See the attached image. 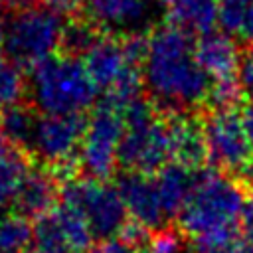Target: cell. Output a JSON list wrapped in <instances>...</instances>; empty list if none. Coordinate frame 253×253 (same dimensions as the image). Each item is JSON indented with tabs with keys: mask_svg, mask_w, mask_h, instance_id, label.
Segmentation results:
<instances>
[{
	"mask_svg": "<svg viewBox=\"0 0 253 253\" xmlns=\"http://www.w3.org/2000/svg\"><path fill=\"white\" fill-rule=\"evenodd\" d=\"M42 4L65 16V14H75L83 6V0H42Z\"/></svg>",
	"mask_w": 253,
	"mask_h": 253,
	"instance_id": "32",
	"label": "cell"
},
{
	"mask_svg": "<svg viewBox=\"0 0 253 253\" xmlns=\"http://www.w3.org/2000/svg\"><path fill=\"white\" fill-rule=\"evenodd\" d=\"M67 20L45 4L16 6L4 26V51L20 69H32L55 55Z\"/></svg>",
	"mask_w": 253,
	"mask_h": 253,
	"instance_id": "5",
	"label": "cell"
},
{
	"mask_svg": "<svg viewBox=\"0 0 253 253\" xmlns=\"http://www.w3.org/2000/svg\"><path fill=\"white\" fill-rule=\"evenodd\" d=\"M247 194L243 182L215 170H198L194 188L178 213V227L196 247L235 239Z\"/></svg>",
	"mask_w": 253,
	"mask_h": 253,
	"instance_id": "2",
	"label": "cell"
},
{
	"mask_svg": "<svg viewBox=\"0 0 253 253\" xmlns=\"http://www.w3.org/2000/svg\"><path fill=\"white\" fill-rule=\"evenodd\" d=\"M219 26L233 40L253 43V0L219 2Z\"/></svg>",
	"mask_w": 253,
	"mask_h": 253,
	"instance_id": "21",
	"label": "cell"
},
{
	"mask_svg": "<svg viewBox=\"0 0 253 253\" xmlns=\"http://www.w3.org/2000/svg\"><path fill=\"white\" fill-rule=\"evenodd\" d=\"M136 253H152V251L148 249V245H144V247H140V249H136Z\"/></svg>",
	"mask_w": 253,
	"mask_h": 253,
	"instance_id": "36",
	"label": "cell"
},
{
	"mask_svg": "<svg viewBox=\"0 0 253 253\" xmlns=\"http://www.w3.org/2000/svg\"><path fill=\"white\" fill-rule=\"evenodd\" d=\"M156 2H160V4H166V6H172L176 0H156Z\"/></svg>",
	"mask_w": 253,
	"mask_h": 253,
	"instance_id": "37",
	"label": "cell"
},
{
	"mask_svg": "<svg viewBox=\"0 0 253 253\" xmlns=\"http://www.w3.org/2000/svg\"><path fill=\"white\" fill-rule=\"evenodd\" d=\"M241 97H243V91H241L239 79L211 81L210 95H208V105L211 109H235Z\"/></svg>",
	"mask_w": 253,
	"mask_h": 253,
	"instance_id": "26",
	"label": "cell"
},
{
	"mask_svg": "<svg viewBox=\"0 0 253 253\" xmlns=\"http://www.w3.org/2000/svg\"><path fill=\"white\" fill-rule=\"evenodd\" d=\"M194 53L202 69L211 81H229L239 79L241 51L237 42L225 32H210L198 38L194 43Z\"/></svg>",
	"mask_w": 253,
	"mask_h": 253,
	"instance_id": "12",
	"label": "cell"
},
{
	"mask_svg": "<svg viewBox=\"0 0 253 253\" xmlns=\"http://www.w3.org/2000/svg\"><path fill=\"white\" fill-rule=\"evenodd\" d=\"M34 249L40 253H71L55 217L53 211L38 217L34 223Z\"/></svg>",
	"mask_w": 253,
	"mask_h": 253,
	"instance_id": "24",
	"label": "cell"
},
{
	"mask_svg": "<svg viewBox=\"0 0 253 253\" xmlns=\"http://www.w3.org/2000/svg\"><path fill=\"white\" fill-rule=\"evenodd\" d=\"M148 249L152 253H184V241L176 229L162 227L150 235Z\"/></svg>",
	"mask_w": 253,
	"mask_h": 253,
	"instance_id": "27",
	"label": "cell"
},
{
	"mask_svg": "<svg viewBox=\"0 0 253 253\" xmlns=\"http://www.w3.org/2000/svg\"><path fill=\"white\" fill-rule=\"evenodd\" d=\"M168 24L184 30L186 34L204 36L219 24L217 0H176L168 10Z\"/></svg>",
	"mask_w": 253,
	"mask_h": 253,
	"instance_id": "17",
	"label": "cell"
},
{
	"mask_svg": "<svg viewBox=\"0 0 253 253\" xmlns=\"http://www.w3.org/2000/svg\"><path fill=\"white\" fill-rule=\"evenodd\" d=\"M30 154L26 150L4 146L0 150V208L14 204L18 190L30 172Z\"/></svg>",
	"mask_w": 253,
	"mask_h": 253,
	"instance_id": "18",
	"label": "cell"
},
{
	"mask_svg": "<svg viewBox=\"0 0 253 253\" xmlns=\"http://www.w3.org/2000/svg\"><path fill=\"white\" fill-rule=\"evenodd\" d=\"M103 32H99L89 20H81V18H73L65 24L63 36H61V47L59 51L67 53V55H75V57H83V53L95 43V40L101 36Z\"/></svg>",
	"mask_w": 253,
	"mask_h": 253,
	"instance_id": "23",
	"label": "cell"
},
{
	"mask_svg": "<svg viewBox=\"0 0 253 253\" xmlns=\"http://www.w3.org/2000/svg\"><path fill=\"white\" fill-rule=\"evenodd\" d=\"M125 132L123 111L99 103L87 117L83 140L79 146L81 170L89 178L107 180L119 166V144Z\"/></svg>",
	"mask_w": 253,
	"mask_h": 253,
	"instance_id": "8",
	"label": "cell"
},
{
	"mask_svg": "<svg viewBox=\"0 0 253 253\" xmlns=\"http://www.w3.org/2000/svg\"><path fill=\"white\" fill-rule=\"evenodd\" d=\"M81 57L55 53L30 71L28 93L42 115H83L97 97Z\"/></svg>",
	"mask_w": 253,
	"mask_h": 253,
	"instance_id": "3",
	"label": "cell"
},
{
	"mask_svg": "<svg viewBox=\"0 0 253 253\" xmlns=\"http://www.w3.org/2000/svg\"><path fill=\"white\" fill-rule=\"evenodd\" d=\"M196 253H253L243 241L229 239L223 243H215V245H206V247H196Z\"/></svg>",
	"mask_w": 253,
	"mask_h": 253,
	"instance_id": "31",
	"label": "cell"
},
{
	"mask_svg": "<svg viewBox=\"0 0 253 253\" xmlns=\"http://www.w3.org/2000/svg\"><path fill=\"white\" fill-rule=\"evenodd\" d=\"M6 2H12V0H0V6H2V4H6Z\"/></svg>",
	"mask_w": 253,
	"mask_h": 253,
	"instance_id": "38",
	"label": "cell"
},
{
	"mask_svg": "<svg viewBox=\"0 0 253 253\" xmlns=\"http://www.w3.org/2000/svg\"><path fill=\"white\" fill-rule=\"evenodd\" d=\"M59 202V182L53 178L49 168H30L18 196L14 200L16 211L26 217H43L55 210Z\"/></svg>",
	"mask_w": 253,
	"mask_h": 253,
	"instance_id": "15",
	"label": "cell"
},
{
	"mask_svg": "<svg viewBox=\"0 0 253 253\" xmlns=\"http://www.w3.org/2000/svg\"><path fill=\"white\" fill-rule=\"evenodd\" d=\"M59 204L79 210L99 239L115 237L126 223V208L117 186L107 180L75 178L59 186Z\"/></svg>",
	"mask_w": 253,
	"mask_h": 253,
	"instance_id": "7",
	"label": "cell"
},
{
	"mask_svg": "<svg viewBox=\"0 0 253 253\" xmlns=\"http://www.w3.org/2000/svg\"><path fill=\"white\" fill-rule=\"evenodd\" d=\"M28 253H40V251H36V249H32V251H28Z\"/></svg>",
	"mask_w": 253,
	"mask_h": 253,
	"instance_id": "39",
	"label": "cell"
},
{
	"mask_svg": "<svg viewBox=\"0 0 253 253\" xmlns=\"http://www.w3.org/2000/svg\"><path fill=\"white\" fill-rule=\"evenodd\" d=\"M125 132L119 144V166L126 172L156 174L170 158L168 121L150 99H134L123 111Z\"/></svg>",
	"mask_w": 253,
	"mask_h": 253,
	"instance_id": "4",
	"label": "cell"
},
{
	"mask_svg": "<svg viewBox=\"0 0 253 253\" xmlns=\"http://www.w3.org/2000/svg\"><path fill=\"white\" fill-rule=\"evenodd\" d=\"M85 115H42L38 117L30 156L53 166L65 158L77 156L85 132Z\"/></svg>",
	"mask_w": 253,
	"mask_h": 253,
	"instance_id": "9",
	"label": "cell"
},
{
	"mask_svg": "<svg viewBox=\"0 0 253 253\" xmlns=\"http://www.w3.org/2000/svg\"><path fill=\"white\" fill-rule=\"evenodd\" d=\"M142 85L150 101L166 115L192 113L208 103L211 79L196 59L190 34L172 24L156 26L148 34Z\"/></svg>",
	"mask_w": 253,
	"mask_h": 253,
	"instance_id": "1",
	"label": "cell"
},
{
	"mask_svg": "<svg viewBox=\"0 0 253 253\" xmlns=\"http://www.w3.org/2000/svg\"><path fill=\"white\" fill-rule=\"evenodd\" d=\"M53 217H55L71 253H87L91 249L95 235L91 231L89 221L85 219V215L79 210L65 206V204H59L53 210Z\"/></svg>",
	"mask_w": 253,
	"mask_h": 253,
	"instance_id": "20",
	"label": "cell"
},
{
	"mask_svg": "<svg viewBox=\"0 0 253 253\" xmlns=\"http://www.w3.org/2000/svg\"><path fill=\"white\" fill-rule=\"evenodd\" d=\"M34 241V225L30 217L14 211L0 213V253H24Z\"/></svg>",
	"mask_w": 253,
	"mask_h": 253,
	"instance_id": "22",
	"label": "cell"
},
{
	"mask_svg": "<svg viewBox=\"0 0 253 253\" xmlns=\"http://www.w3.org/2000/svg\"><path fill=\"white\" fill-rule=\"evenodd\" d=\"M4 26H6V22L0 16V59H2V51H4Z\"/></svg>",
	"mask_w": 253,
	"mask_h": 253,
	"instance_id": "34",
	"label": "cell"
},
{
	"mask_svg": "<svg viewBox=\"0 0 253 253\" xmlns=\"http://www.w3.org/2000/svg\"><path fill=\"white\" fill-rule=\"evenodd\" d=\"M196 174H198V170H190L176 162H168L154 174V178H152L154 188H156L162 211L168 219L178 217V213L182 211V208L194 188Z\"/></svg>",
	"mask_w": 253,
	"mask_h": 253,
	"instance_id": "16",
	"label": "cell"
},
{
	"mask_svg": "<svg viewBox=\"0 0 253 253\" xmlns=\"http://www.w3.org/2000/svg\"><path fill=\"white\" fill-rule=\"evenodd\" d=\"M36 123H38L36 109L22 105V103L6 107L0 113V125H2L6 142H10V146H14V148L26 150L28 154H30Z\"/></svg>",
	"mask_w": 253,
	"mask_h": 253,
	"instance_id": "19",
	"label": "cell"
},
{
	"mask_svg": "<svg viewBox=\"0 0 253 253\" xmlns=\"http://www.w3.org/2000/svg\"><path fill=\"white\" fill-rule=\"evenodd\" d=\"M217 2H225V0H217Z\"/></svg>",
	"mask_w": 253,
	"mask_h": 253,
	"instance_id": "40",
	"label": "cell"
},
{
	"mask_svg": "<svg viewBox=\"0 0 253 253\" xmlns=\"http://www.w3.org/2000/svg\"><path fill=\"white\" fill-rule=\"evenodd\" d=\"M202 126L208 162L247 186L253 184V152L237 109H211Z\"/></svg>",
	"mask_w": 253,
	"mask_h": 253,
	"instance_id": "6",
	"label": "cell"
},
{
	"mask_svg": "<svg viewBox=\"0 0 253 253\" xmlns=\"http://www.w3.org/2000/svg\"><path fill=\"white\" fill-rule=\"evenodd\" d=\"M239 227H241V241L253 251V184H249V196L239 219Z\"/></svg>",
	"mask_w": 253,
	"mask_h": 253,
	"instance_id": "28",
	"label": "cell"
},
{
	"mask_svg": "<svg viewBox=\"0 0 253 253\" xmlns=\"http://www.w3.org/2000/svg\"><path fill=\"white\" fill-rule=\"evenodd\" d=\"M85 20H89L103 34H130L144 32L150 16V0H83Z\"/></svg>",
	"mask_w": 253,
	"mask_h": 253,
	"instance_id": "10",
	"label": "cell"
},
{
	"mask_svg": "<svg viewBox=\"0 0 253 253\" xmlns=\"http://www.w3.org/2000/svg\"><path fill=\"white\" fill-rule=\"evenodd\" d=\"M239 85L243 91V97H247L253 103V53L243 55L241 67H239Z\"/></svg>",
	"mask_w": 253,
	"mask_h": 253,
	"instance_id": "29",
	"label": "cell"
},
{
	"mask_svg": "<svg viewBox=\"0 0 253 253\" xmlns=\"http://www.w3.org/2000/svg\"><path fill=\"white\" fill-rule=\"evenodd\" d=\"M166 121L170 158L190 170H202V164L208 162L202 121L192 113H168Z\"/></svg>",
	"mask_w": 253,
	"mask_h": 253,
	"instance_id": "13",
	"label": "cell"
},
{
	"mask_svg": "<svg viewBox=\"0 0 253 253\" xmlns=\"http://www.w3.org/2000/svg\"><path fill=\"white\" fill-rule=\"evenodd\" d=\"M117 188L121 192L123 204L126 208V213L130 219L144 225L148 231H158L166 223V215L162 211L154 180L148 174H136V172H125Z\"/></svg>",
	"mask_w": 253,
	"mask_h": 253,
	"instance_id": "11",
	"label": "cell"
},
{
	"mask_svg": "<svg viewBox=\"0 0 253 253\" xmlns=\"http://www.w3.org/2000/svg\"><path fill=\"white\" fill-rule=\"evenodd\" d=\"M87 253H136V249L125 243L121 237H109V239H101Z\"/></svg>",
	"mask_w": 253,
	"mask_h": 253,
	"instance_id": "30",
	"label": "cell"
},
{
	"mask_svg": "<svg viewBox=\"0 0 253 253\" xmlns=\"http://www.w3.org/2000/svg\"><path fill=\"white\" fill-rule=\"evenodd\" d=\"M241 121H243V128H245V134H247V140H249L251 152H253V105L243 109Z\"/></svg>",
	"mask_w": 253,
	"mask_h": 253,
	"instance_id": "33",
	"label": "cell"
},
{
	"mask_svg": "<svg viewBox=\"0 0 253 253\" xmlns=\"http://www.w3.org/2000/svg\"><path fill=\"white\" fill-rule=\"evenodd\" d=\"M91 81L95 83L97 89L107 91L109 87L115 85V81L125 73V69L132 63L126 61L121 38L117 40L111 34H101L95 43L83 53L81 57Z\"/></svg>",
	"mask_w": 253,
	"mask_h": 253,
	"instance_id": "14",
	"label": "cell"
},
{
	"mask_svg": "<svg viewBox=\"0 0 253 253\" xmlns=\"http://www.w3.org/2000/svg\"><path fill=\"white\" fill-rule=\"evenodd\" d=\"M4 142H6V138H4V132H2V125H0V150L4 148Z\"/></svg>",
	"mask_w": 253,
	"mask_h": 253,
	"instance_id": "35",
	"label": "cell"
},
{
	"mask_svg": "<svg viewBox=\"0 0 253 253\" xmlns=\"http://www.w3.org/2000/svg\"><path fill=\"white\" fill-rule=\"evenodd\" d=\"M28 91V83L22 75V69L10 59H0V107H12L22 101Z\"/></svg>",
	"mask_w": 253,
	"mask_h": 253,
	"instance_id": "25",
	"label": "cell"
}]
</instances>
